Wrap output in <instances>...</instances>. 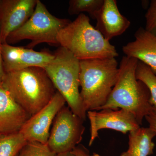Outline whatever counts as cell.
<instances>
[{"instance_id":"obj_1","label":"cell","mask_w":156,"mask_h":156,"mask_svg":"<svg viewBox=\"0 0 156 156\" xmlns=\"http://www.w3.org/2000/svg\"><path fill=\"white\" fill-rule=\"evenodd\" d=\"M138 60L123 56L120 62L116 83L106 103L98 111L103 109H122L130 112L140 126L152 108L151 94L147 87L136 76Z\"/></svg>"},{"instance_id":"obj_2","label":"cell","mask_w":156,"mask_h":156,"mask_svg":"<svg viewBox=\"0 0 156 156\" xmlns=\"http://www.w3.org/2000/svg\"><path fill=\"white\" fill-rule=\"evenodd\" d=\"M2 84L31 116L46 106L57 91L44 69L40 67L5 73Z\"/></svg>"},{"instance_id":"obj_3","label":"cell","mask_w":156,"mask_h":156,"mask_svg":"<svg viewBox=\"0 0 156 156\" xmlns=\"http://www.w3.org/2000/svg\"><path fill=\"white\" fill-rule=\"evenodd\" d=\"M57 40L59 45L80 61L119 56L115 46L91 24L89 17L83 13L62 29Z\"/></svg>"},{"instance_id":"obj_4","label":"cell","mask_w":156,"mask_h":156,"mask_svg":"<svg viewBox=\"0 0 156 156\" xmlns=\"http://www.w3.org/2000/svg\"><path fill=\"white\" fill-rule=\"evenodd\" d=\"M80 92L84 109L98 111L106 103L116 83L119 67L115 58L80 61Z\"/></svg>"},{"instance_id":"obj_5","label":"cell","mask_w":156,"mask_h":156,"mask_svg":"<svg viewBox=\"0 0 156 156\" xmlns=\"http://www.w3.org/2000/svg\"><path fill=\"white\" fill-rule=\"evenodd\" d=\"M53 54L54 58L44 69L71 110L85 121L87 112L83 106L79 90L80 60L61 46Z\"/></svg>"},{"instance_id":"obj_6","label":"cell","mask_w":156,"mask_h":156,"mask_svg":"<svg viewBox=\"0 0 156 156\" xmlns=\"http://www.w3.org/2000/svg\"><path fill=\"white\" fill-rule=\"evenodd\" d=\"M71 22L69 20L58 18L52 15L41 1L37 0L31 17L20 28L9 35L6 43L10 44L29 40L31 42L27 47L31 49L44 43L58 46V33Z\"/></svg>"},{"instance_id":"obj_7","label":"cell","mask_w":156,"mask_h":156,"mask_svg":"<svg viewBox=\"0 0 156 156\" xmlns=\"http://www.w3.org/2000/svg\"><path fill=\"white\" fill-rule=\"evenodd\" d=\"M83 122L65 105L53 122L47 143L50 149L56 154L72 151L83 139Z\"/></svg>"},{"instance_id":"obj_8","label":"cell","mask_w":156,"mask_h":156,"mask_svg":"<svg viewBox=\"0 0 156 156\" xmlns=\"http://www.w3.org/2000/svg\"><path fill=\"white\" fill-rule=\"evenodd\" d=\"M66 103L64 97L56 91L46 106L26 122L19 132L27 141H37L47 144L51 125L56 115Z\"/></svg>"},{"instance_id":"obj_9","label":"cell","mask_w":156,"mask_h":156,"mask_svg":"<svg viewBox=\"0 0 156 156\" xmlns=\"http://www.w3.org/2000/svg\"><path fill=\"white\" fill-rule=\"evenodd\" d=\"M87 115L90 125L89 146L92 145L98 137V131L101 129H110L126 134L140 128L134 115L122 109L89 111Z\"/></svg>"},{"instance_id":"obj_10","label":"cell","mask_w":156,"mask_h":156,"mask_svg":"<svg viewBox=\"0 0 156 156\" xmlns=\"http://www.w3.org/2000/svg\"><path fill=\"white\" fill-rule=\"evenodd\" d=\"M3 68L5 73L31 67L44 68L54 58L48 51H36L31 48L14 47L7 43L2 44Z\"/></svg>"},{"instance_id":"obj_11","label":"cell","mask_w":156,"mask_h":156,"mask_svg":"<svg viewBox=\"0 0 156 156\" xmlns=\"http://www.w3.org/2000/svg\"><path fill=\"white\" fill-rule=\"evenodd\" d=\"M37 0L0 1V41L25 24L33 14Z\"/></svg>"},{"instance_id":"obj_12","label":"cell","mask_w":156,"mask_h":156,"mask_svg":"<svg viewBox=\"0 0 156 156\" xmlns=\"http://www.w3.org/2000/svg\"><path fill=\"white\" fill-rule=\"evenodd\" d=\"M95 19V28L108 41L122 34L131 24L130 20L120 13L116 0H104Z\"/></svg>"},{"instance_id":"obj_13","label":"cell","mask_w":156,"mask_h":156,"mask_svg":"<svg viewBox=\"0 0 156 156\" xmlns=\"http://www.w3.org/2000/svg\"><path fill=\"white\" fill-rule=\"evenodd\" d=\"M30 117L0 84V135L19 132Z\"/></svg>"},{"instance_id":"obj_14","label":"cell","mask_w":156,"mask_h":156,"mask_svg":"<svg viewBox=\"0 0 156 156\" xmlns=\"http://www.w3.org/2000/svg\"><path fill=\"white\" fill-rule=\"evenodd\" d=\"M134 40L123 46L126 56L136 58L147 66L156 75V36L140 27L134 34Z\"/></svg>"},{"instance_id":"obj_15","label":"cell","mask_w":156,"mask_h":156,"mask_svg":"<svg viewBox=\"0 0 156 156\" xmlns=\"http://www.w3.org/2000/svg\"><path fill=\"white\" fill-rule=\"evenodd\" d=\"M156 133L149 127H140L130 131L128 148L120 156H148L154 152L155 144L153 141Z\"/></svg>"},{"instance_id":"obj_16","label":"cell","mask_w":156,"mask_h":156,"mask_svg":"<svg viewBox=\"0 0 156 156\" xmlns=\"http://www.w3.org/2000/svg\"><path fill=\"white\" fill-rule=\"evenodd\" d=\"M20 132L0 136V156H17L27 142Z\"/></svg>"},{"instance_id":"obj_17","label":"cell","mask_w":156,"mask_h":156,"mask_svg":"<svg viewBox=\"0 0 156 156\" xmlns=\"http://www.w3.org/2000/svg\"><path fill=\"white\" fill-rule=\"evenodd\" d=\"M104 0H71L69 2L68 13L70 15L87 12L95 19L96 14L103 5Z\"/></svg>"},{"instance_id":"obj_18","label":"cell","mask_w":156,"mask_h":156,"mask_svg":"<svg viewBox=\"0 0 156 156\" xmlns=\"http://www.w3.org/2000/svg\"><path fill=\"white\" fill-rule=\"evenodd\" d=\"M136 76L137 80L146 85L151 94V102L156 107V75L147 66L138 61L136 66Z\"/></svg>"},{"instance_id":"obj_19","label":"cell","mask_w":156,"mask_h":156,"mask_svg":"<svg viewBox=\"0 0 156 156\" xmlns=\"http://www.w3.org/2000/svg\"><path fill=\"white\" fill-rule=\"evenodd\" d=\"M48 144L37 141H27L17 156H56Z\"/></svg>"},{"instance_id":"obj_20","label":"cell","mask_w":156,"mask_h":156,"mask_svg":"<svg viewBox=\"0 0 156 156\" xmlns=\"http://www.w3.org/2000/svg\"><path fill=\"white\" fill-rule=\"evenodd\" d=\"M145 17V29L156 36V0L151 1Z\"/></svg>"},{"instance_id":"obj_21","label":"cell","mask_w":156,"mask_h":156,"mask_svg":"<svg viewBox=\"0 0 156 156\" xmlns=\"http://www.w3.org/2000/svg\"><path fill=\"white\" fill-rule=\"evenodd\" d=\"M144 119L149 124V127L153 130L156 133V107L153 106L152 108L147 115Z\"/></svg>"},{"instance_id":"obj_22","label":"cell","mask_w":156,"mask_h":156,"mask_svg":"<svg viewBox=\"0 0 156 156\" xmlns=\"http://www.w3.org/2000/svg\"><path fill=\"white\" fill-rule=\"evenodd\" d=\"M71 152L76 156H100L98 154L96 153L90 154L89 151L83 146H77Z\"/></svg>"},{"instance_id":"obj_23","label":"cell","mask_w":156,"mask_h":156,"mask_svg":"<svg viewBox=\"0 0 156 156\" xmlns=\"http://www.w3.org/2000/svg\"><path fill=\"white\" fill-rule=\"evenodd\" d=\"M2 44L0 41V84H2L3 77L5 75V72L3 68L2 56Z\"/></svg>"},{"instance_id":"obj_24","label":"cell","mask_w":156,"mask_h":156,"mask_svg":"<svg viewBox=\"0 0 156 156\" xmlns=\"http://www.w3.org/2000/svg\"><path fill=\"white\" fill-rule=\"evenodd\" d=\"M56 156H76L72 152H69L64 153L58 154L56 155Z\"/></svg>"},{"instance_id":"obj_25","label":"cell","mask_w":156,"mask_h":156,"mask_svg":"<svg viewBox=\"0 0 156 156\" xmlns=\"http://www.w3.org/2000/svg\"><path fill=\"white\" fill-rule=\"evenodd\" d=\"M2 136V135H0V136Z\"/></svg>"},{"instance_id":"obj_26","label":"cell","mask_w":156,"mask_h":156,"mask_svg":"<svg viewBox=\"0 0 156 156\" xmlns=\"http://www.w3.org/2000/svg\"></svg>"}]
</instances>
